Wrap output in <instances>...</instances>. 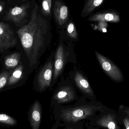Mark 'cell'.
<instances>
[{"instance_id": "20", "label": "cell", "mask_w": 129, "mask_h": 129, "mask_svg": "<svg viewBox=\"0 0 129 129\" xmlns=\"http://www.w3.org/2000/svg\"><path fill=\"white\" fill-rule=\"evenodd\" d=\"M67 31L68 35L71 38L76 39L77 38V31L74 24L72 23H70L67 26Z\"/></svg>"}, {"instance_id": "12", "label": "cell", "mask_w": 129, "mask_h": 129, "mask_svg": "<svg viewBox=\"0 0 129 129\" xmlns=\"http://www.w3.org/2000/svg\"><path fill=\"white\" fill-rule=\"evenodd\" d=\"M64 63V51L62 45L60 44L57 48L55 55L54 70V79H56L63 68Z\"/></svg>"}, {"instance_id": "10", "label": "cell", "mask_w": 129, "mask_h": 129, "mask_svg": "<svg viewBox=\"0 0 129 129\" xmlns=\"http://www.w3.org/2000/svg\"><path fill=\"white\" fill-rule=\"evenodd\" d=\"M74 80L77 87L92 101H95V96L94 92L88 80L79 72L76 73Z\"/></svg>"}, {"instance_id": "25", "label": "cell", "mask_w": 129, "mask_h": 129, "mask_svg": "<svg viewBox=\"0 0 129 129\" xmlns=\"http://www.w3.org/2000/svg\"><path fill=\"white\" fill-rule=\"evenodd\" d=\"M85 126L86 129H101V128L98 127H95V126H91L88 125L86 123L85 124Z\"/></svg>"}, {"instance_id": "3", "label": "cell", "mask_w": 129, "mask_h": 129, "mask_svg": "<svg viewBox=\"0 0 129 129\" xmlns=\"http://www.w3.org/2000/svg\"><path fill=\"white\" fill-rule=\"evenodd\" d=\"M112 110L107 108L86 123L88 125L107 129H120L115 114Z\"/></svg>"}, {"instance_id": "16", "label": "cell", "mask_w": 129, "mask_h": 129, "mask_svg": "<svg viewBox=\"0 0 129 129\" xmlns=\"http://www.w3.org/2000/svg\"><path fill=\"white\" fill-rule=\"evenodd\" d=\"M105 0H88L82 11V15L87 16L102 4Z\"/></svg>"}, {"instance_id": "22", "label": "cell", "mask_w": 129, "mask_h": 129, "mask_svg": "<svg viewBox=\"0 0 129 129\" xmlns=\"http://www.w3.org/2000/svg\"><path fill=\"white\" fill-rule=\"evenodd\" d=\"M108 26V25L107 22H100L99 23L98 29L99 30L102 32H106Z\"/></svg>"}, {"instance_id": "11", "label": "cell", "mask_w": 129, "mask_h": 129, "mask_svg": "<svg viewBox=\"0 0 129 129\" xmlns=\"http://www.w3.org/2000/svg\"><path fill=\"white\" fill-rule=\"evenodd\" d=\"M28 7V5L26 4L13 8L9 11L7 19L15 23L20 22L26 15Z\"/></svg>"}, {"instance_id": "21", "label": "cell", "mask_w": 129, "mask_h": 129, "mask_svg": "<svg viewBox=\"0 0 129 129\" xmlns=\"http://www.w3.org/2000/svg\"><path fill=\"white\" fill-rule=\"evenodd\" d=\"M51 0H43L42 4L43 12L46 14H49L50 13Z\"/></svg>"}, {"instance_id": "7", "label": "cell", "mask_w": 129, "mask_h": 129, "mask_svg": "<svg viewBox=\"0 0 129 129\" xmlns=\"http://www.w3.org/2000/svg\"><path fill=\"white\" fill-rule=\"evenodd\" d=\"M42 107L36 100L29 107L28 112V120L32 129H39L41 123Z\"/></svg>"}, {"instance_id": "18", "label": "cell", "mask_w": 129, "mask_h": 129, "mask_svg": "<svg viewBox=\"0 0 129 129\" xmlns=\"http://www.w3.org/2000/svg\"><path fill=\"white\" fill-rule=\"evenodd\" d=\"M20 59V55L19 53H14L9 55L5 59L4 63L8 68H13L16 67Z\"/></svg>"}, {"instance_id": "5", "label": "cell", "mask_w": 129, "mask_h": 129, "mask_svg": "<svg viewBox=\"0 0 129 129\" xmlns=\"http://www.w3.org/2000/svg\"><path fill=\"white\" fill-rule=\"evenodd\" d=\"M17 43V38L10 26L7 23L0 22V52L14 47Z\"/></svg>"}, {"instance_id": "15", "label": "cell", "mask_w": 129, "mask_h": 129, "mask_svg": "<svg viewBox=\"0 0 129 129\" xmlns=\"http://www.w3.org/2000/svg\"><path fill=\"white\" fill-rule=\"evenodd\" d=\"M23 75V67L22 64L19 65L10 76L7 85H13L17 83L22 79Z\"/></svg>"}, {"instance_id": "4", "label": "cell", "mask_w": 129, "mask_h": 129, "mask_svg": "<svg viewBox=\"0 0 129 129\" xmlns=\"http://www.w3.org/2000/svg\"><path fill=\"white\" fill-rule=\"evenodd\" d=\"M97 60L104 72L112 80L120 83L124 80V76L119 68L113 62L97 51H95Z\"/></svg>"}, {"instance_id": "6", "label": "cell", "mask_w": 129, "mask_h": 129, "mask_svg": "<svg viewBox=\"0 0 129 129\" xmlns=\"http://www.w3.org/2000/svg\"><path fill=\"white\" fill-rule=\"evenodd\" d=\"M77 99L75 92L70 86H63L53 95L51 107L52 109L56 106L70 103Z\"/></svg>"}, {"instance_id": "9", "label": "cell", "mask_w": 129, "mask_h": 129, "mask_svg": "<svg viewBox=\"0 0 129 129\" xmlns=\"http://www.w3.org/2000/svg\"><path fill=\"white\" fill-rule=\"evenodd\" d=\"M120 16L118 11L116 10L110 9L96 13L90 17V20L117 23L120 22Z\"/></svg>"}, {"instance_id": "24", "label": "cell", "mask_w": 129, "mask_h": 129, "mask_svg": "<svg viewBox=\"0 0 129 129\" xmlns=\"http://www.w3.org/2000/svg\"><path fill=\"white\" fill-rule=\"evenodd\" d=\"M123 122L125 129H129V117H125L123 119Z\"/></svg>"}, {"instance_id": "13", "label": "cell", "mask_w": 129, "mask_h": 129, "mask_svg": "<svg viewBox=\"0 0 129 129\" xmlns=\"http://www.w3.org/2000/svg\"><path fill=\"white\" fill-rule=\"evenodd\" d=\"M54 13L56 20L60 25L65 23L67 19L68 10L67 6L59 2H55Z\"/></svg>"}, {"instance_id": "8", "label": "cell", "mask_w": 129, "mask_h": 129, "mask_svg": "<svg viewBox=\"0 0 129 129\" xmlns=\"http://www.w3.org/2000/svg\"><path fill=\"white\" fill-rule=\"evenodd\" d=\"M53 64L51 61L46 63L39 72L38 76V85L40 91L49 87L53 74Z\"/></svg>"}, {"instance_id": "23", "label": "cell", "mask_w": 129, "mask_h": 129, "mask_svg": "<svg viewBox=\"0 0 129 129\" xmlns=\"http://www.w3.org/2000/svg\"><path fill=\"white\" fill-rule=\"evenodd\" d=\"M119 111L122 113H123L125 116H127L129 117V107H126L124 105H121L119 107Z\"/></svg>"}, {"instance_id": "26", "label": "cell", "mask_w": 129, "mask_h": 129, "mask_svg": "<svg viewBox=\"0 0 129 129\" xmlns=\"http://www.w3.org/2000/svg\"><path fill=\"white\" fill-rule=\"evenodd\" d=\"M3 10V7L2 5H0V12H1Z\"/></svg>"}, {"instance_id": "14", "label": "cell", "mask_w": 129, "mask_h": 129, "mask_svg": "<svg viewBox=\"0 0 129 129\" xmlns=\"http://www.w3.org/2000/svg\"><path fill=\"white\" fill-rule=\"evenodd\" d=\"M85 120L77 122H55L51 129H85Z\"/></svg>"}, {"instance_id": "19", "label": "cell", "mask_w": 129, "mask_h": 129, "mask_svg": "<svg viewBox=\"0 0 129 129\" xmlns=\"http://www.w3.org/2000/svg\"><path fill=\"white\" fill-rule=\"evenodd\" d=\"M9 76L10 73L8 71H4L0 74V90L7 84Z\"/></svg>"}, {"instance_id": "1", "label": "cell", "mask_w": 129, "mask_h": 129, "mask_svg": "<svg viewBox=\"0 0 129 129\" xmlns=\"http://www.w3.org/2000/svg\"><path fill=\"white\" fill-rule=\"evenodd\" d=\"M17 33L31 67L38 62L48 35L47 22L38 14L37 6L32 12L28 23L20 28Z\"/></svg>"}, {"instance_id": "17", "label": "cell", "mask_w": 129, "mask_h": 129, "mask_svg": "<svg viewBox=\"0 0 129 129\" xmlns=\"http://www.w3.org/2000/svg\"><path fill=\"white\" fill-rule=\"evenodd\" d=\"M17 121L7 114L0 113V126L4 127H13L17 125Z\"/></svg>"}, {"instance_id": "2", "label": "cell", "mask_w": 129, "mask_h": 129, "mask_svg": "<svg viewBox=\"0 0 129 129\" xmlns=\"http://www.w3.org/2000/svg\"><path fill=\"white\" fill-rule=\"evenodd\" d=\"M107 108L99 102L92 101L87 102L80 101L73 105H59L52 109L51 118L55 122H77L89 121Z\"/></svg>"}]
</instances>
